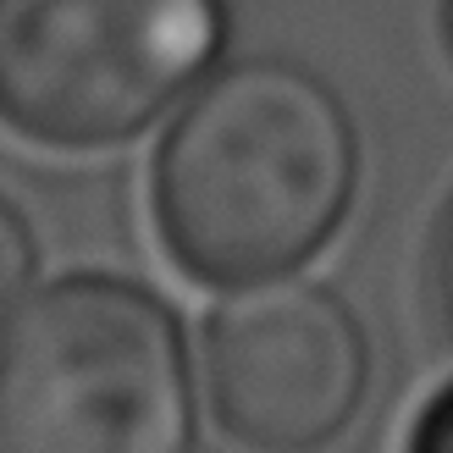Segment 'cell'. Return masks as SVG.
Here are the masks:
<instances>
[{
	"label": "cell",
	"mask_w": 453,
	"mask_h": 453,
	"mask_svg": "<svg viewBox=\"0 0 453 453\" xmlns=\"http://www.w3.org/2000/svg\"><path fill=\"white\" fill-rule=\"evenodd\" d=\"M205 381L221 432L249 453H315L365 398V337L321 288L255 282L216 310Z\"/></svg>",
	"instance_id": "cell-4"
},
{
	"label": "cell",
	"mask_w": 453,
	"mask_h": 453,
	"mask_svg": "<svg viewBox=\"0 0 453 453\" xmlns=\"http://www.w3.org/2000/svg\"><path fill=\"white\" fill-rule=\"evenodd\" d=\"M437 453H453V410H448V420H442V442H437Z\"/></svg>",
	"instance_id": "cell-7"
},
{
	"label": "cell",
	"mask_w": 453,
	"mask_h": 453,
	"mask_svg": "<svg viewBox=\"0 0 453 453\" xmlns=\"http://www.w3.org/2000/svg\"><path fill=\"white\" fill-rule=\"evenodd\" d=\"M188 371L166 310L78 277L34 304L0 349V453H183Z\"/></svg>",
	"instance_id": "cell-2"
},
{
	"label": "cell",
	"mask_w": 453,
	"mask_h": 453,
	"mask_svg": "<svg viewBox=\"0 0 453 453\" xmlns=\"http://www.w3.org/2000/svg\"><path fill=\"white\" fill-rule=\"evenodd\" d=\"M354 139L337 100L293 66H233L155 161V216L194 277L255 288L288 277L337 226Z\"/></svg>",
	"instance_id": "cell-1"
},
{
	"label": "cell",
	"mask_w": 453,
	"mask_h": 453,
	"mask_svg": "<svg viewBox=\"0 0 453 453\" xmlns=\"http://www.w3.org/2000/svg\"><path fill=\"white\" fill-rule=\"evenodd\" d=\"M28 277H34V243L22 233L17 211L0 199V326L17 321L22 299H28Z\"/></svg>",
	"instance_id": "cell-5"
},
{
	"label": "cell",
	"mask_w": 453,
	"mask_h": 453,
	"mask_svg": "<svg viewBox=\"0 0 453 453\" xmlns=\"http://www.w3.org/2000/svg\"><path fill=\"white\" fill-rule=\"evenodd\" d=\"M216 0H0V122L95 150L139 133L211 66Z\"/></svg>",
	"instance_id": "cell-3"
},
{
	"label": "cell",
	"mask_w": 453,
	"mask_h": 453,
	"mask_svg": "<svg viewBox=\"0 0 453 453\" xmlns=\"http://www.w3.org/2000/svg\"><path fill=\"white\" fill-rule=\"evenodd\" d=\"M448 34H453V0H448Z\"/></svg>",
	"instance_id": "cell-8"
},
{
	"label": "cell",
	"mask_w": 453,
	"mask_h": 453,
	"mask_svg": "<svg viewBox=\"0 0 453 453\" xmlns=\"http://www.w3.org/2000/svg\"><path fill=\"white\" fill-rule=\"evenodd\" d=\"M437 288H442V315H448V332H453V216H448V233H442V260H437Z\"/></svg>",
	"instance_id": "cell-6"
}]
</instances>
